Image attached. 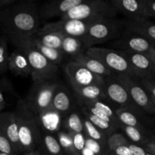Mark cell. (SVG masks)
Listing matches in <instances>:
<instances>
[{
  "mask_svg": "<svg viewBox=\"0 0 155 155\" xmlns=\"http://www.w3.org/2000/svg\"><path fill=\"white\" fill-rule=\"evenodd\" d=\"M38 6L33 1H18L0 12V30L8 39L31 38L41 26Z\"/></svg>",
  "mask_w": 155,
  "mask_h": 155,
  "instance_id": "cell-1",
  "label": "cell"
},
{
  "mask_svg": "<svg viewBox=\"0 0 155 155\" xmlns=\"http://www.w3.org/2000/svg\"><path fill=\"white\" fill-rule=\"evenodd\" d=\"M14 113L18 124L21 151L25 153L34 151L40 143L42 136L38 117L32 111L24 99L18 101Z\"/></svg>",
  "mask_w": 155,
  "mask_h": 155,
  "instance_id": "cell-2",
  "label": "cell"
},
{
  "mask_svg": "<svg viewBox=\"0 0 155 155\" xmlns=\"http://www.w3.org/2000/svg\"><path fill=\"white\" fill-rule=\"evenodd\" d=\"M17 49L24 53L30 67V75L33 83L43 81H54L58 73V65L47 60L35 48L30 38H19L11 39Z\"/></svg>",
  "mask_w": 155,
  "mask_h": 155,
  "instance_id": "cell-3",
  "label": "cell"
},
{
  "mask_svg": "<svg viewBox=\"0 0 155 155\" xmlns=\"http://www.w3.org/2000/svg\"><path fill=\"white\" fill-rule=\"evenodd\" d=\"M117 11L110 2L104 0H83L80 4L71 8L60 20L101 21L114 18Z\"/></svg>",
  "mask_w": 155,
  "mask_h": 155,
  "instance_id": "cell-4",
  "label": "cell"
},
{
  "mask_svg": "<svg viewBox=\"0 0 155 155\" xmlns=\"http://www.w3.org/2000/svg\"><path fill=\"white\" fill-rule=\"evenodd\" d=\"M125 21L109 18L92 24L81 41L87 49L98 44L114 41L124 33Z\"/></svg>",
  "mask_w": 155,
  "mask_h": 155,
  "instance_id": "cell-5",
  "label": "cell"
},
{
  "mask_svg": "<svg viewBox=\"0 0 155 155\" xmlns=\"http://www.w3.org/2000/svg\"><path fill=\"white\" fill-rule=\"evenodd\" d=\"M85 54L99 61L114 75H128L136 77L133 68L122 51L113 48L93 46L88 48Z\"/></svg>",
  "mask_w": 155,
  "mask_h": 155,
  "instance_id": "cell-6",
  "label": "cell"
},
{
  "mask_svg": "<svg viewBox=\"0 0 155 155\" xmlns=\"http://www.w3.org/2000/svg\"><path fill=\"white\" fill-rule=\"evenodd\" d=\"M57 85L58 83L54 81L33 83L32 88L24 100L36 116L51 106Z\"/></svg>",
  "mask_w": 155,
  "mask_h": 155,
  "instance_id": "cell-7",
  "label": "cell"
},
{
  "mask_svg": "<svg viewBox=\"0 0 155 155\" xmlns=\"http://www.w3.org/2000/svg\"><path fill=\"white\" fill-rule=\"evenodd\" d=\"M103 89L106 99L110 102V104L117 106V108L131 110L139 116L142 114V111L132 101L127 89L114 75L104 77Z\"/></svg>",
  "mask_w": 155,
  "mask_h": 155,
  "instance_id": "cell-8",
  "label": "cell"
},
{
  "mask_svg": "<svg viewBox=\"0 0 155 155\" xmlns=\"http://www.w3.org/2000/svg\"><path fill=\"white\" fill-rule=\"evenodd\" d=\"M127 89L132 101L141 111L155 114V107L151 96L139 78L128 75H114Z\"/></svg>",
  "mask_w": 155,
  "mask_h": 155,
  "instance_id": "cell-9",
  "label": "cell"
},
{
  "mask_svg": "<svg viewBox=\"0 0 155 155\" xmlns=\"http://www.w3.org/2000/svg\"><path fill=\"white\" fill-rule=\"evenodd\" d=\"M95 21H80V20H59L55 22L45 24L39 28L36 35L48 33H54L62 36L83 38L88 30Z\"/></svg>",
  "mask_w": 155,
  "mask_h": 155,
  "instance_id": "cell-10",
  "label": "cell"
},
{
  "mask_svg": "<svg viewBox=\"0 0 155 155\" xmlns=\"http://www.w3.org/2000/svg\"><path fill=\"white\" fill-rule=\"evenodd\" d=\"M64 73L71 87L87 86H103L104 78L93 74L84 67L71 61L64 67Z\"/></svg>",
  "mask_w": 155,
  "mask_h": 155,
  "instance_id": "cell-11",
  "label": "cell"
},
{
  "mask_svg": "<svg viewBox=\"0 0 155 155\" xmlns=\"http://www.w3.org/2000/svg\"><path fill=\"white\" fill-rule=\"evenodd\" d=\"M113 49L131 53L149 54L152 51L154 44L142 36L124 33L120 37L110 43Z\"/></svg>",
  "mask_w": 155,
  "mask_h": 155,
  "instance_id": "cell-12",
  "label": "cell"
},
{
  "mask_svg": "<svg viewBox=\"0 0 155 155\" xmlns=\"http://www.w3.org/2000/svg\"><path fill=\"white\" fill-rule=\"evenodd\" d=\"M112 5L128 18L129 21H142L151 18L144 0H111Z\"/></svg>",
  "mask_w": 155,
  "mask_h": 155,
  "instance_id": "cell-13",
  "label": "cell"
},
{
  "mask_svg": "<svg viewBox=\"0 0 155 155\" xmlns=\"http://www.w3.org/2000/svg\"><path fill=\"white\" fill-rule=\"evenodd\" d=\"M139 80H154L155 64L148 54L122 51Z\"/></svg>",
  "mask_w": 155,
  "mask_h": 155,
  "instance_id": "cell-14",
  "label": "cell"
},
{
  "mask_svg": "<svg viewBox=\"0 0 155 155\" xmlns=\"http://www.w3.org/2000/svg\"><path fill=\"white\" fill-rule=\"evenodd\" d=\"M83 1V0H62L46 2L38 6L39 17L41 19L42 18L45 20L56 17L61 18L71 8L78 5Z\"/></svg>",
  "mask_w": 155,
  "mask_h": 155,
  "instance_id": "cell-15",
  "label": "cell"
},
{
  "mask_svg": "<svg viewBox=\"0 0 155 155\" xmlns=\"http://www.w3.org/2000/svg\"><path fill=\"white\" fill-rule=\"evenodd\" d=\"M0 130L10 142L17 154L21 153L18 137V128L14 112L0 113Z\"/></svg>",
  "mask_w": 155,
  "mask_h": 155,
  "instance_id": "cell-16",
  "label": "cell"
},
{
  "mask_svg": "<svg viewBox=\"0 0 155 155\" xmlns=\"http://www.w3.org/2000/svg\"><path fill=\"white\" fill-rule=\"evenodd\" d=\"M37 117L42 133L55 136L62 129L64 117L51 106Z\"/></svg>",
  "mask_w": 155,
  "mask_h": 155,
  "instance_id": "cell-17",
  "label": "cell"
},
{
  "mask_svg": "<svg viewBox=\"0 0 155 155\" xmlns=\"http://www.w3.org/2000/svg\"><path fill=\"white\" fill-rule=\"evenodd\" d=\"M51 107L64 117L74 110V102L66 87L58 83L51 102Z\"/></svg>",
  "mask_w": 155,
  "mask_h": 155,
  "instance_id": "cell-18",
  "label": "cell"
},
{
  "mask_svg": "<svg viewBox=\"0 0 155 155\" xmlns=\"http://www.w3.org/2000/svg\"><path fill=\"white\" fill-rule=\"evenodd\" d=\"M124 33L142 36L155 45V24L148 20L142 21L126 20Z\"/></svg>",
  "mask_w": 155,
  "mask_h": 155,
  "instance_id": "cell-19",
  "label": "cell"
},
{
  "mask_svg": "<svg viewBox=\"0 0 155 155\" xmlns=\"http://www.w3.org/2000/svg\"><path fill=\"white\" fill-rule=\"evenodd\" d=\"M8 69L15 75L28 77L30 75V67L27 57L20 50L15 49L8 56Z\"/></svg>",
  "mask_w": 155,
  "mask_h": 155,
  "instance_id": "cell-20",
  "label": "cell"
},
{
  "mask_svg": "<svg viewBox=\"0 0 155 155\" xmlns=\"http://www.w3.org/2000/svg\"><path fill=\"white\" fill-rule=\"evenodd\" d=\"M71 61L79 64L92 73L99 76V77H103V78L114 75L113 73L110 70L107 69L99 61L87 55L85 53H82V54L72 58Z\"/></svg>",
  "mask_w": 155,
  "mask_h": 155,
  "instance_id": "cell-21",
  "label": "cell"
},
{
  "mask_svg": "<svg viewBox=\"0 0 155 155\" xmlns=\"http://www.w3.org/2000/svg\"><path fill=\"white\" fill-rule=\"evenodd\" d=\"M76 100L91 101L95 100H107L103 86H87L83 87H72Z\"/></svg>",
  "mask_w": 155,
  "mask_h": 155,
  "instance_id": "cell-22",
  "label": "cell"
},
{
  "mask_svg": "<svg viewBox=\"0 0 155 155\" xmlns=\"http://www.w3.org/2000/svg\"><path fill=\"white\" fill-rule=\"evenodd\" d=\"M62 130L71 133H84L83 116L80 110H73L64 117Z\"/></svg>",
  "mask_w": 155,
  "mask_h": 155,
  "instance_id": "cell-23",
  "label": "cell"
},
{
  "mask_svg": "<svg viewBox=\"0 0 155 155\" xmlns=\"http://www.w3.org/2000/svg\"><path fill=\"white\" fill-rule=\"evenodd\" d=\"M115 114H116L118 121L120 124V126L135 127L144 133H150L146 127L140 122L139 119V115L136 114L131 110L124 108H117L115 109Z\"/></svg>",
  "mask_w": 155,
  "mask_h": 155,
  "instance_id": "cell-24",
  "label": "cell"
},
{
  "mask_svg": "<svg viewBox=\"0 0 155 155\" xmlns=\"http://www.w3.org/2000/svg\"><path fill=\"white\" fill-rule=\"evenodd\" d=\"M120 129L122 130L123 134L131 143L139 146L144 147L149 141L154 139V136L152 134L144 133L135 127L121 125Z\"/></svg>",
  "mask_w": 155,
  "mask_h": 155,
  "instance_id": "cell-25",
  "label": "cell"
},
{
  "mask_svg": "<svg viewBox=\"0 0 155 155\" xmlns=\"http://www.w3.org/2000/svg\"><path fill=\"white\" fill-rule=\"evenodd\" d=\"M86 50V47L84 46L80 38L67 36H63L61 51L64 54L69 55L72 58L78 54L85 53Z\"/></svg>",
  "mask_w": 155,
  "mask_h": 155,
  "instance_id": "cell-26",
  "label": "cell"
},
{
  "mask_svg": "<svg viewBox=\"0 0 155 155\" xmlns=\"http://www.w3.org/2000/svg\"><path fill=\"white\" fill-rule=\"evenodd\" d=\"M30 39H31V42L33 43V46L35 47V48L38 51H39L47 60H48L50 62H51V63L55 65L61 63L64 54H63V52L61 50L54 49V48L45 46V45H42L39 42H36L35 39H33V37H31Z\"/></svg>",
  "mask_w": 155,
  "mask_h": 155,
  "instance_id": "cell-27",
  "label": "cell"
},
{
  "mask_svg": "<svg viewBox=\"0 0 155 155\" xmlns=\"http://www.w3.org/2000/svg\"><path fill=\"white\" fill-rule=\"evenodd\" d=\"M90 105L96 107L98 110H101L104 113L110 121V124L117 129L119 130L120 127V124L117 118L116 114H115V108L111 106L110 103H107V100H95V101H85Z\"/></svg>",
  "mask_w": 155,
  "mask_h": 155,
  "instance_id": "cell-28",
  "label": "cell"
},
{
  "mask_svg": "<svg viewBox=\"0 0 155 155\" xmlns=\"http://www.w3.org/2000/svg\"><path fill=\"white\" fill-rule=\"evenodd\" d=\"M40 143L48 155H64L54 135L42 133Z\"/></svg>",
  "mask_w": 155,
  "mask_h": 155,
  "instance_id": "cell-29",
  "label": "cell"
},
{
  "mask_svg": "<svg viewBox=\"0 0 155 155\" xmlns=\"http://www.w3.org/2000/svg\"><path fill=\"white\" fill-rule=\"evenodd\" d=\"M63 36L59 33H48L42 35H35L33 38L36 42H39L45 46L61 50Z\"/></svg>",
  "mask_w": 155,
  "mask_h": 155,
  "instance_id": "cell-30",
  "label": "cell"
},
{
  "mask_svg": "<svg viewBox=\"0 0 155 155\" xmlns=\"http://www.w3.org/2000/svg\"><path fill=\"white\" fill-rule=\"evenodd\" d=\"M83 125H84V134L86 137L98 142L104 146L107 147V142L108 137L84 117H83Z\"/></svg>",
  "mask_w": 155,
  "mask_h": 155,
  "instance_id": "cell-31",
  "label": "cell"
},
{
  "mask_svg": "<svg viewBox=\"0 0 155 155\" xmlns=\"http://www.w3.org/2000/svg\"><path fill=\"white\" fill-rule=\"evenodd\" d=\"M80 112H81L83 116L86 119H87L89 122L92 123L95 127H97L98 130H101V131L103 133H104L107 137L110 136L111 134H113V133H116V131L117 130L114 127V126H112L111 124L106 122V121L103 120H101V118L95 116V115L91 114L88 113V112H85V111H80Z\"/></svg>",
  "mask_w": 155,
  "mask_h": 155,
  "instance_id": "cell-32",
  "label": "cell"
},
{
  "mask_svg": "<svg viewBox=\"0 0 155 155\" xmlns=\"http://www.w3.org/2000/svg\"><path fill=\"white\" fill-rule=\"evenodd\" d=\"M55 137L61 148L62 151L67 155H78L75 151L72 138L68 132L61 130L55 134Z\"/></svg>",
  "mask_w": 155,
  "mask_h": 155,
  "instance_id": "cell-33",
  "label": "cell"
},
{
  "mask_svg": "<svg viewBox=\"0 0 155 155\" xmlns=\"http://www.w3.org/2000/svg\"><path fill=\"white\" fill-rule=\"evenodd\" d=\"M130 143V141L122 133H117L116 132L107 138V149H108L109 152H110L117 147L122 146V145H128Z\"/></svg>",
  "mask_w": 155,
  "mask_h": 155,
  "instance_id": "cell-34",
  "label": "cell"
},
{
  "mask_svg": "<svg viewBox=\"0 0 155 155\" xmlns=\"http://www.w3.org/2000/svg\"><path fill=\"white\" fill-rule=\"evenodd\" d=\"M8 38L5 36L0 37V74H3L8 69Z\"/></svg>",
  "mask_w": 155,
  "mask_h": 155,
  "instance_id": "cell-35",
  "label": "cell"
},
{
  "mask_svg": "<svg viewBox=\"0 0 155 155\" xmlns=\"http://www.w3.org/2000/svg\"><path fill=\"white\" fill-rule=\"evenodd\" d=\"M86 147L90 149L95 155H110L107 147L86 136Z\"/></svg>",
  "mask_w": 155,
  "mask_h": 155,
  "instance_id": "cell-36",
  "label": "cell"
},
{
  "mask_svg": "<svg viewBox=\"0 0 155 155\" xmlns=\"http://www.w3.org/2000/svg\"><path fill=\"white\" fill-rule=\"evenodd\" d=\"M75 151L80 155L83 148L86 147V136L84 133H71Z\"/></svg>",
  "mask_w": 155,
  "mask_h": 155,
  "instance_id": "cell-37",
  "label": "cell"
},
{
  "mask_svg": "<svg viewBox=\"0 0 155 155\" xmlns=\"http://www.w3.org/2000/svg\"><path fill=\"white\" fill-rule=\"evenodd\" d=\"M0 152L12 155H17V152L7 138L0 130Z\"/></svg>",
  "mask_w": 155,
  "mask_h": 155,
  "instance_id": "cell-38",
  "label": "cell"
},
{
  "mask_svg": "<svg viewBox=\"0 0 155 155\" xmlns=\"http://www.w3.org/2000/svg\"><path fill=\"white\" fill-rule=\"evenodd\" d=\"M130 145V144H129ZM128 145H122L116 148L110 152V155H133Z\"/></svg>",
  "mask_w": 155,
  "mask_h": 155,
  "instance_id": "cell-39",
  "label": "cell"
},
{
  "mask_svg": "<svg viewBox=\"0 0 155 155\" xmlns=\"http://www.w3.org/2000/svg\"><path fill=\"white\" fill-rule=\"evenodd\" d=\"M129 147L131 150L133 155H146L147 154V151L142 146H139V145H135L130 142Z\"/></svg>",
  "mask_w": 155,
  "mask_h": 155,
  "instance_id": "cell-40",
  "label": "cell"
},
{
  "mask_svg": "<svg viewBox=\"0 0 155 155\" xmlns=\"http://www.w3.org/2000/svg\"><path fill=\"white\" fill-rule=\"evenodd\" d=\"M144 1L151 18H155V1L152 0H144Z\"/></svg>",
  "mask_w": 155,
  "mask_h": 155,
  "instance_id": "cell-41",
  "label": "cell"
},
{
  "mask_svg": "<svg viewBox=\"0 0 155 155\" xmlns=\"http://www.w3.org/2000/svg\"><path fill=\"white\" fill-rule=\"evenodd\" d=\"M18 1V0H0V12L8 8Z\"/></svg>",
  "mask_w": 155,
  "mask_h": 155,
  "instance_id": "cell-42",
  "label": "cell"
},
{
  "mask_svg": "<svg viewBox=\"0 0 155 155\" xmlns=\"http://www.w3.org/2000/svg\"><path fill=\"white\" fill-rule=\"evenodd\" d=\"M144 148L148 153H150V154L152 155H155V139H153L151 141H149L144 146Z\"/></svg>",
  "mask_w": 155,
  "mask_h": 155,
  "instance_id": "cell-43",
  "label": "cell"
},
{
  "mask_svg": "<svg viewBox=\"0 0 155 155\" xmlns=\"http://www.w3.org/2000/svg\"><path fill=\"white\" fill-rule=\"evenodd\" d=\"M5 106H6L5 96L2 89L0 88V113H2V111L4 110Z\"/></svg>",
  "mask_w": 155,
  "mask_h": 155,
  "instance_id": "cell-44",
  "label": "cell"
},
{
  "mask_svg": "<svg viewBox=\"0 0 155 155\" xmlns=\"http://www.w3.org/2000/svg\"><path fill=\"white\" fill-rule=\"evenodd\" d=\"M80 155H95V154H94L90 149H89L88 148L85 147V148L83 149V151H81V153H80Z\"/></svg>",
  "mask_w": 155,
  "mask_h": 155,
  "instance_id": "cell-45",
  "label": "cell"
},
{
  "mask_svg": "<svg viewBox=\"0 0 155 155\" xmlns=\"http://www.w3.org/2000/svg\"><path fill=\"white\" fill-rule=\"evenodd\" d=\"M148 55H149V57L151 58V60L153 61V62H154V64H155V46L154 47L153 50L151 51V53H150Z\"/></svg>",
  "mask_w": 155,
  "mask_h": 155,
  "instance_id": "cell-46",
  "label": "cell"
},
{
  "mask_svg": "<svg viewBox=\"0 0 155 155\" xmlns=\"http://www.w3.org/2000/svg\"><path fill=\"white\" fill-rule=\"evenodd\" d=\"M24 155H41V154L39 152V151L34 150V151H29V152H25Z\"/></svg>",
  "mask_w": 155,
  "mask_h": 155,
  "instance_id": "cell-47",
  "label": "cell"
},
{
  "mask_svg": "<svg viewBox=\"0 0 155 155\" xmlns=\"http://www.w3.org/2000/svg\"><path fill=\"white\" fill-rule=\"evenodd\" d=\"M0 155H12V154H6V153H2V152H0Z\"/></svg>",
  "mask_w": 155,
  "mask_h": 155,
  "instance_id": "cell-48",
  "label": "cell"
},
{
  "mask_svg": "<svg viewBox=\"0 0 155 155\" xmlns=\"http://www.w3.org/2000/svg\"><path fill=\"white\" fill-rule=\"evenodd\" d=\"M154 139H155V133H154Z\"/></svg>",
  "mask_w": 155,
  "mask_h": 155,
  "instance_id": "cell-49",
  "label": "cell"
}]
</instances>
